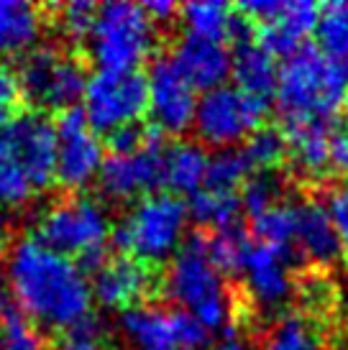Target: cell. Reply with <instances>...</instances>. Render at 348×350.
<instances>
[{
  "label": "cell",
  "instance_id": "36",
  "mask_svg": "<svg viewBox=\"0 0 348 350\" xmlns=\"http://www.w3.org/2000/svg\"><path fill=\"white\" fill-rule=\"evenodd\" d=\"M159 136L156 128H146V126H126V128H118L110 133V148L113 154H134L138 148H144L149 141H154Z\"/></svg>",
  "mask_w": 348,
  "mask_h": 350
},
{
  "label": "cell",
  "instance_id": "37",
  "mask_svg": "<svg viewBox=\"0 0 348 350\" xmlns=\"http://www.w3.org/2000/svg\"><path fill=\"white\" fill-rule=\"evenodd\" d=\"M325 210L330 215V223L338 233L340 243L348 245V182L346 185H338L328 197V204Z\"/></svg>",
  "mask_w": 348,
  "mask_h": 350
},
{
  "label": "cell",
  "instance_id": "43",
  "mask_svg": "<svg viewBox=\"0 0 348 350\" xmlns=\"http://www.w3.org/2000/svg\"><path fill=\"white\" fill-rule=\"evenodd\" d=\"M8 126V113L5 110H0V133H3V128Z\"/></svg>",
  "mask_w": 348,
  "mask_h": 350
},
{
  "label": "cell",
  "instance_id": "4",
  "mask_svg": "<svg viewBox=\"0 0 348 350\" xmlns=\"http://www.w3.org/2000/svg\"><path fill=\"white\" fill-rule=\"evenodd\" d=\"M156 46V23L144 5L110 0L97 5L87 49L100 72H136Z\"/></svg>",
  "mask_w": 348,
  "mask_h": 350
},
{
  "label": "cell",
  "instance_id": "21",
  "mask_svg": "<svg viewBox=\"0 0 348 350\" xmlns=\"http://www.w3.org/2000/svg\"><path fill=\"white\" fill-rule=\"evenodd\" d=\"M179 16L187 26V33H192V36H203V39L221 41V44L231 39H238V44H241V41L249 39L246 21L241 16H236V10L228 3H221V0L187 3L179 8Z\"/></svg>",
  "mask_w": 348,
  "mask_h": 350
},
{
  "label": "cell",
  "instance_id": "41",
  "mask_svg": "<svg viewBox=\"0 0 348 350\" xmlns=\"http://www.w3.org/2000/svg\"><path fill=\"white\" fill-rule=\"evenodd\" d=\"M5 245H8V223H5V217L0 213V253L5 251Z\"/></svg>",
  "mask_w": 348,
  "mask_h": 350
},
{
  "label": "cell",
  "instance_id": "44",
  "mask_svg": "<svg viewBox=\"0 0 348 350\" xmlns=\"http://www.w3.org/2000/svg\"><path fill=\"white\" fill-rule=\"evenodd\" d=\"M346 105H348V103H346Z\"/></svg>",
  "mask_w": 348,
  "mask_h": 350
},
{
  "label": "cell",
  "instance_id": "26",
  "mask_svg": "<svg viewBox=\"0 0 348 350\" xmlns=\"http://www.w3.org/2000/svg\"><path fill=\"white\" fill-rule=\"evenodd\" d=\"M187 213L195 223L208 225V228H231L238 225V215H241V197L236 192H218L210 187H203L200 192H195Z\"/></svg>",
  "mask_w": 348,
  "mask_h": 350
},
{
  "label": "cell",
  "instance_id": "25",
  "mask_svg": "<svg viewBox=\"0 0 348 350\" xmlns=\"http://www.w3.org/2000/svg\"><path fill=\"white\" fill-rule=\"evenodd\" d=\"M253 235L259 245H266L269 251L282 256L290 263L297 258L295 251V213H292V202H279L271 210L261 213L253 217Z\"/></svg>",
  "mask_w": 348,
  "mask_h": 350
},
{
  "label": "cell",
  "instance_id": "40",
  "mask_svg": "<svg viewBox=\"0 0 348 350\" xmlns=\"http://www.w3.org/2000/svg\"><path fill=\"white\" fill-rule=\"evenodd\" d=\"M144 10L154 23H166V21H172L179 13V5L172 3V0H154V3H146Z\"/></svg>",
  "mask_w": 348,
  "mask_h": 350
},
{
  "label": "cell",
  "instance_id": "39",
  "mask_svg": "<svg viewBox=\"0 0 348 350\" xmlns=\"http://www.w3.org/2000/svg\"><path fill=\"white\" fill-rule=\"evenodd\" d=\"M330 166H336L338 172L348 174V131L333 133V141H330Z\"/></svg>",
  "mask_w": 348,
  "mask_h": 350
},
{
  "label": "cell",
  "instance_id": "5",
  "mask_svg": "<svg viewBox=\"0 0 348 350\" xmlns=\"http://www.w3.org/2000/svg\"><path fill=\"white\" fill-rule=\"evenodd\" d=\"M110 235V217L103 204L92 197H67L44 210L36 238L67 258H79L82 271L95 273L108 261Z\"/></svg>",
  "mask_w": 348,
  "mask_h": 350
},
{
  "label": "cell",
  "instance_id": "11",
  "mask_svg": "<svg viewBox=\"0 0 348 350\" xmlns=\"http://www.w3.org/2000/svg\"><path fill=\"white\" fill-rule=\"evenodd\" d=\"M118 327L136 350H203L210 342L192 314L172 307L136 304L121 314Z\"/></svg>",
  "mask_w": 348,
  "mask_h": 350
},
{
  "label": "cell",
  "instance_id": "29",
  "mask_svg": "<svg viewBox=\"0 0 348 350\" xmlns=\"http://www.w3.org/2000/svg\"><path fill=\"white\" fill-rule=\"evenodd\" d=\"M251 174L253 166L249 156L243 154V148H223L221 154L210 156L205 187L218 189V192H236Z\"/></svg>",
  "mask_w": 348,
  "mask_h": 350
},
{
  "label": "cell",
  "instance_id": "18",
  "mask_svg": "<svg viewBox=\"0 0 348 350\" xmlns=\"http://www.w3.org/2000/svg\"><path fill=\"white\" fill-rule=\"evenodd\" d=\"M241 276L251 299L264 310H279L282 304L290 301L292 292H295L287 261L274 251H269L266 245H251L241 269Z\"/></svg>",
  "mask_w": 348,
  "mask_h": 350
},
{
  "label": "cell",
  "instance_id": "38",
  "mask_svg": "<svg viewBox=\"0 0 348 350\" xmlns=\"http://www.w3.org/2000/svg\"><path fill=\"white\" fill-rule=\"evenodd\" d=\"M21 98L18 72H13L8 64H0V110H8Z\"/></svg>",
  "mask_w": 348,
  "mask_h": 350
},
{
  "label": "cell",
  "instance_id": "17",
  "mask_svg": "<svg viewBox=\"0 0 348 350\" xmlns=\"http://www.w3.org/2000/svg\"><path fill=\"white\" fill-rule=\"evenodd\" d=\"M169 59L174 67L179 69V75L195 90H203V92L221 88L225 85V79L231 77L233 54L221 41L184 33L182 39L174 41Z\"/></svg>",
  "mask_w": 348,
  "mask_h": 350
},
{
  "label": "cell",
  "instance_id": "31",
  "mask_svg": "<svg viewBox=\"0 0 348 350\" xmlns=\"http://www.w3.org/2000/svg\"><path fill=\"white\" fill-rule=\"evenodd\" d=\"M284 202V182L279 174L274 172H253L246 182H243L241 192V207L246 213L256 217V215L271 210L274 204Z\"/></svg>",
  "mask_w": 348,
  "mask_h": 350
},
{
  "label": "cell",
  "instance_id": "30",
  "mask_svg": "<svg viewBox=\"0 0 348 350\" xmlns=\"http://www.w3.org/2000/svg\"><path fill=\"white\" fill-rule=\"evenodd\" d=\"M261 350H325L318 330L305 317H284L264 340Z\"/></svg>",
  "mask_w": 348,
  "mask_h": 350
},
{
  "label": "cell",
  "instance_id": "14",
  "mask_svg": "<svg viewBox=\"0 0 348 350\" xmlns=\"http://www.w3.org/2000/svg\"><path fill=\"white\" fill-rule=\"evenodd\" d=\"M162 138L156 136L144 148L134 154H113L103 161L97 187L100 192L113 202H128L141 197L156 195L159 187H164L162 179Z\"/></svg>",
  "mask_w": 348,
  "mask_h": 350
},
{
  "label": "cell",
  "instance_id": "7",
  "mask_svg": "<svg viewBox=\"0 0 348 350\" xmlns=\"http://www.w3.org/2000/svg\"><path fill=\"white\" fill-rule=\"evenodd\" d=\"M264 116L266 100L253 98L236 85H221L197 98L192 128L205 144L233 148L259 131Z\"/></svg>",
  "mask_w": 348,
  "mask_h": 350
},
{
  "label": "cell",
  "instance_id": "19",
  "mask_svg": "<svg viewBox=\"0 0 348 350\" xmlns=\"http://www.w3.org/2000/svg\"><path fill=\"white\" fill-rule=\"evenodd\" d=\"M295 213V251L297 258L318 263V266H330L338 261L343 253L336 228L330 223V215L325 204H318L312 200L292 204Z\"/></svg>",
  "mask_w": 348,
  "mask_h": 350
},
{
  "label": "cell",
  "instance_id": "32",
  "mask_svg": "<svg viewBox=\"0 0 348 350\" xmlns=\"http://www.w3.org/2000/svg\"><path fill=\"white\" fill-rule=\"evenodd\" d=\"M243 154L249 156L253 172H256V169H259V172H271V169L287 156V141H284V133L277 131V128L261 126L256 133H251V136L246 138Z\"/></svg>",
  "mask_w": 348,
  "mask_h": 350
},
{
  "label": "cell",
  "instance_id": "6",
  "mask_svg": "<svg viewBox=\"0 0 348 350\" xmlns=\"http://www.w3.org/2000/svg\"><path fill=\"white\" fill-rule=\"evenodd\" d=\"M187 204L177 195L156 192L141 197L113 230L116 245L141 263L169 261L182 248L187 230Z\"/></svg>",
  "mask_w": 348,
  "mask_h": 350
},
{
  "label": "cell",
  "instance_id": "3",
  "mask_svg": "<svg viewBox=\"0 0 348 350\" xmlns=\"http://www.w3.org/2000/svg\"><path fill=\"white\" fill-rule=\"evenodd\" d=\"M166 297L192 314L205 330L221 332L233 320V301L225 289L223 276L208 256V243L203 235H192L182 248L169 258L164 273Z\"/></svg>",
  "mask_w": 348,
  "mask_h": 350
},
{
  "label": "cell",
  "instance_id": "9",
  "mask_svg": "<svg viewBox=\"0 0 348 350\" xmlns=\"http://www.w3.org/2000/svg\"><path fill=\"white\" fill-rule=\"evenodd\" d=\"M0 159L26 176L36 195L44 192L57 179L54 123L36 113L10 118L0 133Z\"/></svg>",
  "mask_w": 348,
  "mask_h": 350
},
{
  "label": "cell",
  "instance_id": "15",
  "mask_svg": "<svg viewBox=\"0 0 348 350\" xmlns=\"http://www.w3.org/2000/svg\"><path fill=\"white\" fill-rule=\"evenodd\" d=\"M149 113L159 133H184L195 123L197 95L195 88L179 75L169 57L156 59L146 77Z\"/></svg>",
  "mask_w": 348,
  "mask_h": 350
},
{
  "label": "cell",
  "instance_id": "20",
  "mask_svg": "<svg viewBox=\"0 0 348 350\" xmlns=\"http://www.w3.org/2000/svg\"><path fill=\"white\" fill-rule=\"evenodd\" d=\"M210 156L200 144L177 141L162 151V179L169 195H195L205 187Z\"/></svg>",
  "mask_w": 348,
  "mask_h": 350
},
{
  "label": "cell",
  "instance_id": "8",
  "mask_svg": "<svg viewBox=\"0 0 348 350\" xmlns=\"http://www.w3.org/2000/svg\"><path fill=\"white\" fill-rule=\"evenodd\" d=\"M21 98L49 110H69L82 100L87 72L82 62L57 49H34L18 69Z\"/></svg>",
  "mask_w": 348,
  "mask_h": 350
},
{
  "label": "cell",
  "instance_id": "13",
  "mask_svg": "<svg viewBox=\"0 0 348 350\" xmlns=\"http://www.w3.org/2000/svg\"><path fill=\"white\" fill-rule=\"evenodd\" d=\"M57 133V182L67 189L97 182L100 166L105 161L103 144L85 118L82 107H69L59 113L54 123Z\"/></svg>",
  "mask_w": 348,
  "mask_h": 350
},
{
  "label": "cell",
  "instance_id": "10",
  "mask_svg": "<svg viewBox=\"0 0 348 350\" xmlns=\"http://www.w3.org/2000/svg\"><path fill=\"white\" fill-rule=\"evenodd\" d=\"M82 113L92 131L113 133L134 126L149 107V90L141 72H100L87 79Z\"/></svg>",
  "mask_w": 348,
  "mask_h": 350
},
{
  "label": "cell",
  "instance_id": "12",
  "mask_svg": "<svg viewBox=\"0 0 348 350\" xmlns=\"http://www.w3.org/2000/svg\"><path fill=\"white\" fill-rule=\"evenodd\" d=\"M318 5L310 0H249L241 3V13L259 23L256 44L271 57H290L302 41L315 31Z\"/></svg>",
  "mask_w": 348,
  "mask_h": 350
},
{
  "label": "cell",
  "instance_id": "1",
  "mask_svg": "<svg viewBox=\"0 0 348 350\" xmlns=\"http://www.w3.org/2000/svg\"><path fill=\"white\" fill-rule=\"evenodd\" d=\"M5 284L26 320L64 330L90 314L92 289L79 263L41 243L36 235L10 248Z\"/></svg>",
  "mask_w": 348,
  "mask_h": 350
},
{
  "label": "cell",
  "instance_id": "16",
  "mask_svg": "<svg viewBox=\"0 0 348 350\" xmlns=\"http://www.w3.org/2000/svg\"><path fill=\"white\" fill-rule=\"evenodd\" d=\"M154 286V273L146 263L136 261L131 256L108 258L92 273V299H97L108 310H131L141 304L146 294Z\"/></svg>",
  "mask_w": 348,
  "mask_h": 350
},
{
  "label": "cell",
  "instance_id": "33",
  "mask_svg": "<svg viewBox=\"0 0 348 350\" xmlns=\"http://www.w3.org/2000/svg\"><path fill=\"white\" fill-rule=\"evenodd\" d=\"M108 348V332L105 325L87 314L79 322L69 325L59 332L54 350H105Z\"/></svg>",
  "mask_w": 348,
  "mask_h": 350
},
{
  "label": "cell",
  "instance_id": "34",
  "mask_svg": "<svg viewBox=\"0 0 348 350\" xmlns=\"http://www.w3.org/2000/svg\"><path fill=\"white\" fill-rule=\"evenodd\" d=\"M0 350H49L36 327L21 312L0 320Z\"/></svg>",
  "mask_w": 348,
  "mask_h": 350
},
{
  "label": "cell",
  "instance_id": "28",
  "mask_svg": "<svg viewBox=\"0 0 348 350\" xmlns=\"http://www.w3.org/2000/svg\"><path fill=\"white\" fill-rule=\"evenodd\" d=\"M208 243V256L215 263V269L225 276V273H241L246 256L251 251V238L243 230L241 225H231V228H221L215 230L210 238H205Z\"/></svg>",
  "mask_w": 348,
  "mask_h": 350
},
{
  "label": "cell",
  "instance_id": "24",
  "mask_svg": "<svg viewBox=\"0 0 348 350\" xmlns=\"http://www.w3.org/2000/svg\"><path fill=\"white\" fill-rule=\"evenodd\" d=\"M231 75L236 79V88L249 92L253 98L266 100L277 90V77H279V67L269 51L259 46L256 41L246 39L238 44V49L233 54Z\"/></svg>",
  "mask_w": 348,
  "mask_h": 350
},
{
  "label": "cell",
  "instance_id": "22",
  "mask_svg": "<svg viewBox=\"0 0 348 350\" xmlns=\"http://www.w3.org/2000/svg\"><path fill=\"white\" fill-rule=\"evenodd\" d=\"M41 10L23 0H0V57L34 51L41 39Z\"/></svg>",
  "mask_w": 348,
  "mask_h": 350
},
{
  "label": "cell",
  "instance_id": "23",
  "mask_svg": "<svg viewBox=\"0 0 348 350\" xmlns=\"http://www.w3.org/2000/svg\"><path fill=\"white\" fill-rule=\"evenodd\" d=\"M287 156L302 174L320 176L330 166V133L328 123H292L284 126Z\"/></svg>",
  "mask_w": 348,
  "mask_h": 350
},
{
  "label": "cell",
  "instance_id": "2",
  "mask_svg": "<svg viewBox=\"0 0 348 350\" xmlns=\"http://www.w3.org/2000/svg\"><path fill=\"white\" fill-rule=\"evenodd\" d=\"M274 95L284 126L330 123L348 103V67L315 46H300L279 67Z\"/></svg>",
  "mask_w": 348,
  "mask_h": 350
},
{
  "label": "cell",
  "instance_id": "35",
  "mask_svg": "<svg viewBox=\"0 0 348 350\" xmlns=\"http://www.w3.org/2000/svg\"><path fill=\"white\" fill-rule=\"evenodd\" d=\"M97 5L77 0V3H67L64 8H59V26L64 31V36L72 41H87L90 31H92V21H95Z\"/></svg>",
  "mask_w": 348,
  "mask_h": 350
},
{
  "label": "cell",
  "instance_id": "42",
  "mask_svg": "<svg viewBox=\"0 0 348 350\" xmlns=\"http://www.w3.org/2000/svg\"><path fill=\"white\" fill-rule=\"evenodd\" d=\"M215 350H249V348H246L241 340H236V338H228L225 342H221V348H215Z\"/></svg>",
  "mask_w": 348,
  "mask_h": 350
},
{
  "label": "cell",
  "instance_id": "27",
  "mask_svg": "<svg viewBox=\"0 0 348 350\" xmlns=\"http://www.w3.org/2000/svg\"><path fill=\"white\" fill-rule=\"evenodd\" d=\"M315 36L325 57L348 67V0H336L318 10Z\"/></svg>",
  "mask_w": 348,
  "mask_h": 350
}]
</instances>
